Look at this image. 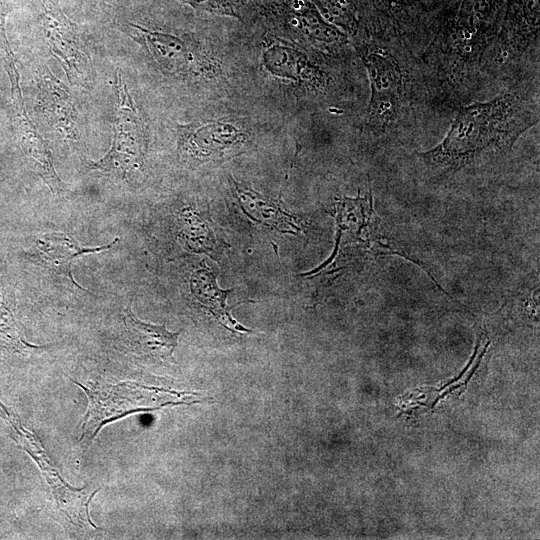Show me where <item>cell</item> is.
Wrapping results in <instances>:
<instances>
[{"instance_id": "cell-1", "label": "cell", "mask_w": 540, "mask_h": 540, "mask_svg": "<svg viewBox=\"0 0 540 540\" xmlns=\"http://www.w3.org/2000/svg\"><path fill=\"white\" fill-rule=\"evenodd\" d=\"M515 106L514 97L506 94L464 107L443 142L423 156L433 163L457 168L511 147L521 132L513 117Z\"/></svg>"}, {"instance_id": "cell-2", "label": "cell", "mask_w": 540, "mask_h": 540, "mask_svg": "<svg viewBox=\"0 0 540 540\" xmlns=\"http://www.w3.org/2000/svg\"><path fill=\"white\" fill-rule=\"evenodd\" d=\"M76 384L85 391L88 397L81 441L91 442L105 424L128 414L176 404L165 401L163 391L136 383L122 382L105 386Z\"/></svg>"}, {"instance_id": "cell-3", "label": "cell", "mask_w": 540, "mask_h": 540, "mask_svg": "<svg viewBox=\"0 0 540 540\" xmlns=\"http://www.w3.org/2000/svg\"><path fill=\"white\" fill-rule=\"evenodd\" d=\"M116 78L117 108L113 142L110 150L98 161L91 162L89 168L124 179L142 169L146 141L142 121L119 71Z\"/></svg>"}, {"instance_id": "cell-4", "label": "cell", "mask_w": 540, "mask_h": 540, "mask_svg": "<svg viewBox=\"0 0 540 540\" xmlns=\"http://www.w3.org/2000/svg\"><path fill=\"white\" fill-rule=\"evenodd\" d=\"M179 132L181 153L197 162L239 154L250 138L246 120L229 117L181 125Z\"/></svg>"}, {"instance_id": "cell-5", "label": "cell", "mask_w": 540, "mask_h": 540, "mask_svg": "<svg viewBox=\"0 0 540 540\" xmlns=\"http://www.w3.org/2000/svg\"><path fill=\"white\" fill-rule=\"evenodd\" d=\"M41 23L48 46L70 82L84 83L90 71V58L74 25L51 0H43Z\"/></svg>"}, {"instance_id": "cell-6", "label": "cell", "mask_w": 540, "mask_h": 540, "mask_svg": "<svg viewBox=\"0 0 540 540\" xmlns=\"http://www.w3.org/2000/svg\"><path fill=\"white\" fill-rule=\"evenodd\" d=\"M17 427L19 430L14 427L18 434L16 441H18L23 449H25L38 463V466L52 488L60 509L66 513L71 520L94 527L95 525L91 521L88 513V505L99 489L86 493L84 489L75 490L67 485L53 466L50 465L49 460L45 452L41 449V445L37 439L20 425H17Z\"/></svg>"}, {"instance_id": "cell-7", "label": "cell", "mask_w": 540, "mask_h": 540, "mask_svg": "<svg viewBox=\"0 0 540 540\" xmlns=\"http://www.w3.org/2000/svg\"><path fill=\"white\" fill-rule=\"evenodd\" d=\"M120 241L115 238L111 243L98 247H83L69 234L50 232L37 239V250L44 265L58 275L66 277L70 283L83 289L73 278L72 263L82 255L107 251Z\"/></svg>"}, {"instance_id": "cell-8", "label": "cell", "mask_w": 540, "mask_h": 540, "mask_svg": "<svg viewBox=\"0 0 540 540\" xmlns=\"http://www.w3.org/2000/svg\"><path fill=\"white\" fill-rule=\"evenodd\" d=\"M123 323L128 342L142 356L165 360L173 355L180 332H171L164 325L146 323L139 320L132 311L131 304L123 310Z\"/></svg>"}, {"instance_id": "cell-9", "label": "cell", "mask_w": 540, "mask_h": 540, "mask_svg": "<svg viewBox=\"0 0 540 540\" xmlns=\"http://www.w3.org/2000/svg\"><path fill=\"white\" fill-rule=\"evenodd\" d=\"M128 29L137 41L143 43L154 59L171 73H182L190 65L193 57L190 49L175 35L147 30L129 24Z\"/></svg>"}, {"instance_id": "cell-10", "label": "cell", "mask_w": 540, "mask_h": 540, "mask_svg": "<svg viewBox=\"0 0 540 540\" xmlns=\"http://www.w3.org/2000/svg\"><path fill=\"white\" fill-rule=\"evenodd\" d=\"M191 290L197 300L225 328L236 333L253 332L232 317L231 309L237 304L228 306L226 298L234 289H221L217 284L216 274L207 265L194 272Z\"/></svg>"}, {"instance_id": "cell-11", "label": "cell", "mask_w": 540, "mask_h": 540, "mask_svg": "<svg viewBox=\"0 0 540 540\" xmlns=\"http://www.w3.org/2000/svg\"><path fill=\"white\" fill-rule=\"evenodd\" d=\"M234 185L241 208L252 220L284 233L294 234L300 231L296 218L287 213L277 200L265 197L235 181Z\"/></svg>"}, {"instance_id": "cell-12", "label": "cell", "mask_w": 540, "mask_h": 540, "mask_svg": "<svg viewBox=\"0 0 540 540\" xmlns=\"http://www.w3.org/2000/svg\"><path fill=\"white\" fill-rule=\"evenodd\" d=\"M364 61L373 86L371 109L378 117L384 114L383 119H386L387 113L392 114L400 73L395 63L384 54H369Z\"/></svg>"}, {"instance_id": "cell-13", "label": "cell", "mask_w": 540, "mask_h": 540, "mask_svg": "<svg viewBox=\"0 0 540 540\" xmlns=\"http://www.w3.org/2000/svg\"><path fill=\"white\" fill-rule=\"evenodd\" d=\"M305 62L299 51L283 45H274L264 54V64L267 69L281 77L293 79L299 77L305 67Z\"/></svg>"}, {"instance_id": "cell-14", "label": "cell", "mask_w": 540, "mask_h": 540, "mask_svg": "<svg viewBox=\"0 0 540 540\" xmlns=\"http://www.w3.org/2000/svg\"><path fill=\"white\" fill-rule=\"evenodd\" d=\"M39 348L42 346L31 345L23 340L13 312L0 297V349L21 352Z\"/></svg>"}, {"instance_id": "cell-15", "label": "cell", "mask_w": 540, "mask_h": 540, "mask_svg": "<svg viewBox=\"0 0 540 540\" xmlns=\"http://www.w3.org/2000/svg\"><path fill=\"white\" fill-rule=\"evenodd\" d=\"M188 222V234L193 237L188 240L189 249L212 254L214 258V254L219 253L222 248V242H218L214 230L199 216L190 215Z\"/></svg>"}, {"instance_id": "cell-16", "label": "cell", "mask_w": 540, "mask_h": 540, "mask_svg": "<svg viewBox=\"0 0 540 540\" xmlns=\"http://www.w3.org/2000/svg\"><path fill=\"white\" fill-rule=\"evenodd\" d=\"M195 10L238 18L230 0H178Z\"/></svg>"}]
</instances>
